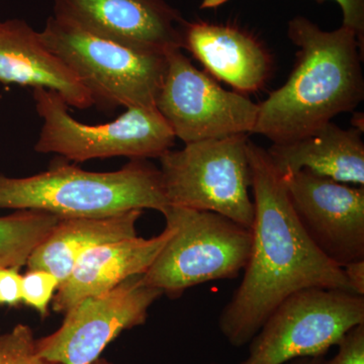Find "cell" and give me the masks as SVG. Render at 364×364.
Listing matches in <instances>:
<instances>
[{
    "mask_svg": "<svg viewBox=\"0 0 364 364\" xmlns=\"http://www.w3.org/2000/svg\"><path fill=\"white\" fill-rule=\"evenodd\" d=\"M337 347V353L324 364H364V324L347 333Z\"/></svg>",
    "mask_w": 364,
    "mask_h": 364,
    "instance_id": "obj_21",
    "label": "cell"
},
{
    "mask_svg": "<svg viewBox=\"0 0 364 364\" xmlns=\"http://www.w3.org/2000/svg\"><path fill=\"white\" fill-rule=\"evenodd\" d=\"M296 61L287 82L258 105L252 134L272 144L313 133L352 112L364 98L363 53L355 33L341 26L324 31L305 16L289 21Z\"/></svg>",
    "mask_w": 364,
    "mask_h": 364,
    "instance_id": "obj_2",
    "label": "cell"
},
{
    "mask_svg": "<svg viewBox=\"0 0 364 364\" xmlns=\"http://www.w3.org/2000/svg\"><path fill=\"white\" fill-rule=\"evenodd\" d=\"M162 215L176 232L142 275L146 286L177 298L191 287L244 272L252 248L251 228L217 213L176 205Z\"/></svg>",
    "mask_w": 364,
    "mask_h": 364,
    "instance_id": "obj_4",
    "label": "cell"
},
{
    "mask_svg": "<svg viewBox=\"0 0 364 364\" xmlns=\"http://www.w3.org/2000/svg\"><path fill=\"white\" fill-rule=\"evenodd\" d=\"M159 168L133 159L111 172L86 171L74 165L53 166L26 177L0 174V208L33 210L61 219L107 217L133 210L168 208Z\"/></svg>",
    "mask_w": 364,
    "mask_h": 364,
    "instance_id": "obj_3",
    "label": "cell"
},
{
    "mask_svg": "<svg viewBox=\"0 0 364 364\" xmlns=\"http://www.w3.org/2000/svg\"><path fill=\"white\" fill-rule=\"evenodd\" d=\"M248 135L186 143L159 158L169 205L217 213L248 228L254 222Z\"/></svg>",
    "mask_w": 364,
    "mask_h": 364,
    "instance_id": "obj_6",
    "label": "cell"
},
{
    "mask_svg": "<svg viewBox=\"0 0 364 364\" xmlns=\"http://www.w3.org/2000/svg\"><path fill=\"white\" fill-rule=\"evenodd\" d=\"M363 133L330 122L296 140L272 144L267 154L282 176L306 169L332 181L363 186Z\"/></svg>",
    "mask_w": 364,
    "mask_h": 364,
    "instance_id": "obj_16",
    "label": "cell"
},
{
    "mask_svg": "<svg viewBox=\"0 0 364 364\" xmlns=\"http://www.w3.org/2000/svg\"><path fill=\"white\" fill-rule=\"evenodd\" d=\"M61 218L33 210H14L0 217V267L21 268L51 234Z\"/></svg>",
    "mask_w": 364,
    "mask_h": 364,
    "instance_id": "obj_18",
    "label": "cell"
},
{
    "mask_svg": "<svg viewBox=\"0 0 364 364\" xmlns=\"http://www.w3.org/2000/svg\"><path fill=\"white\" fill-rule=\"evenodd\" d=\"M299 224L316 247L340 267L364 259V188L309 170L282 176Z\"/></svg>",
    "mask_w": 364,
    "mask_h": 364,
    "instance_id": "obj_11",
    "label": "cell"
},
{
    "mask_svg": "<svg viewBox=\"0 0 364 364\" xmlns=\"http://www.w3.org/2000/svg\"><path fill=\"white\" fill-rule=\"evenodd\" d=\"M58 20L140 51L182 49L184 18L165 0H53Z\"/></svg>",
    "mask_w": 364,
    "mask_h": 364,
    "instance_id": "obj_12",
    "label": "cell"
},
{
    "mask_svg": "<svg viewBox=\"0 0 364 364\" xmlns=\"http://www.w3.org/2000/svg\"><path fill=\"white\" fill-rule=\"evenodd\" d=\"M142 210L107 217L61 219L51 234L33 250L28 269H44L65 282L80 256L102 244L136 236V223Z\"/></svg>",
    "mask_w": 364,
    "mask_h": 364,
    "instance_id": "obj_17",
    "label": "cell"
},
{
    "mask_svg": "<svg viewBox=\"0 0 364 364\" xmlns=\"http://www.w3.org/2000/svg\"><path fill=\"white\" fill-rule=\"evenodd\" d=\"M167 66L156 107L184 143L252 134L258 105L224 90L198 70L181 49L166 54Z\"/></svg>",
    "mask_w": 364,
    "mask_h": 364,
    "instance_id": "obj_9",
    "label": "cell"
},
{
    "mask_svg": "<svg viewBox=\"0 0 364 364\" xmlns=\"http://www.w3.org/2000/svg\"><path fill=\"white\" fill-rule=\"evenodd\" d=\"M20 269L0 267V306H18L21 303Z\"/></svg>",
    "mask_w": 364,
    "mask_h": 364,
    "instance_id": "obj_22",
    "label": "cell"
},
{
    "mask_svg": "<svg viewBox=\"0 0 364 364\" xmlns=\"http://www.w3.org/2000/svg\"><path fill=\"white\" fill-rule=\"evenodd\" d=\"M0 82L55 91L68 107L79 109L95 105L90 91L46 46L40 32L18 18L0 21Z\"/></svg>",
    "mask_w": 364,
    "mask_h": 364,
    "instance_id": "obj_15",
    "label": "cell"
},
{
    "mask_svg": "<svg viewBox=\"0 0 364 364\" xmlns=\"http://www.w3.org/2000/svg\"><path fill=\"white\" fill-rule=\"evenodd\" d=\"M40 33L46 46L90 91L95 105L112 109L156 107L166 55L98 37L53 16Z\"/></svg>",
    "mask_w": 364,
    "mask_h": 364,
    "instance_id": "obj_5",
    "label": "cell"
},
{
    "mask_svg": "<svg viewBox=\"0 0 364 364\" xmlns=\"http://www.w3.org/2000/svg\"><path fill=\"white\" fill-rule=\"evenodd\" d=\"M36 111L43 119L36 152L70 161L102 158L149 159L171 150L176 136L157 107H128L114 121L87 124L74 119L58 93L33 88Z\"/></svg>",
    "mask_w": 364,
    "mask_h": 364,
    "instance_id": "obj_7",
    "label": "cell"
},
{
    "mask_svg": "<svg viewBox=\"0 0 364 364\" xmlns=\"http://www.w3.org/2000/svg\"><path fill=\"white\" fill-rule=\"evenodd\" d=\"M176 232L169 223L162 233L145 239L134 236L95 246L80 256L52 301L55 312L66 313L88 296L107 293L149 269Z\"/></svg>",
    "mask_w": 364,
    "mask_h": 364,
    "instance_id": "obj_13",
    "label": "cell"
},
{
    "mask_svg": "<svg viewBox=\"0 0 364 364\" xmlns=\"http://www.w3.org/2000/svg\"><path fill=\"white\" fill-rule=\"evenodd\" d=\"M60 286L58 279L44 269H28L21 277V303L46 317Z\"/></svg>",
    "mask_w": 364,
    "mask_h": 364,
    "instance_id": "obj_20",
    "label": "cell"
},
{
    "mask_svg": "<svg viewBox=\"0 0 364 364\" xmlns=\"http://www.w3.org/2000/svg\"><path fill=\"white\" fill-rule=\"evenodd\" d=\"M0 364H59L38 354L33 330L18 324L13 330L0 334Z\"/></svg>",
    "mask_w": 364,
    "mask_h": 364,
    "instance_id": "obj_19",
    "label": "cell"
},
{
    "mask_svg": "<svg viewBox=\"0 0 364 364\" xmlns=\"http://www.w3.org/2000/svg\"><path fill=\"white\" fill-rule=\"evenodd\" d=\"M325 356H316V358H303L294 359V360L289 361L286 364H324ZM210 364H220L218 363H213Z\"/></svg>",
    "mask_w": 364,
    "mask_h": 364,
    "instance_id": "obj_25",
    "label": "cell"
},
{
    "mask_svg": "<svg viewBox=\"0 0 364 364\" xmlns=\"http://www.w3.org/2000/svg\"><path fill=\"white\" fill-rule=\"evenodd\" d=\"M324 1V0H318ZM338 4L343 16L342 26L350 28L358 37L364 54V0H334Z\"/></svg>",
    "mask_w": 364,
    "mask_h": 364,
    "instance_id": "obj_23",
    "label": "cell"
},
{
    "mask_svg": "<svg viewBox=\"0 0 364 364\" xmlns=\"http://www.w3.org/2000/svg\"><path fill=\"white\" fill-rule=\"evenodd\" d=\"M182 49L191 55L214 78L242 95L256 92L272 74V60L259 40L238 26L208 21H184Z\"/></svg>",
    "mask_w": 364,
    "mask_h": 364,
    "instance_id": "obj_14",
    "label": "cell"
},
{
    "mask_svg": "<svg viewBox=\"0 0 364 364\" xmlns=\"http://www.w3.org/2000/svg\"><path fill=\"white\" fill-rule=\"evenodd\" d=\"M342 268L352 293L364 296V259L353 261Z\"/></svg>",
    "mask_w": 364,
    "mask_h": 364,
    "instance_id": "obj_24",
    "label": "cell"
},
{
    "mask_svg": "<svg viewBox=\"0 0 364 364\" xmlns=\"http://www.w3.org/2000/svg\"><path fill=\"white\" fill-rule=\"evenodd\" d=\"M247 154L252 173V248L241 284L219 317L220 331L236 348L249 344L273 310L301 289L351 291L343 268L328 259L299 224L267 151L249 140Z\"/></svg>",
    "mask_w": 364,
    "mask_h": 364,
    "instance_id": "obj_1",
    "label": "cell"
},
{
    "mask_svg": "<svg viewBox=\"0 0 364 364\" xmlns=\"http://www.w3.org/2000/svg\"><path fill=\"white\" fill-rule=\"evenodd\" d=\"M163 294L146 286L142 275L131 277L67 311L57 331L36 340L42 358L59 364H90L122 332L145 324L150 306Z\"/></svg>",
    "mask_w": 364,
    "mask_h": 364,
    "instance_id": "obj_10",
    "label": "cell"
},
{
    "mask_svg": "<svg viewBox=\"0 0 364 364\" xmlns=\"http://www.w3.org/2000/svg\"><path fill=\"white\" fill-rule=\"evenodd\" d=\"M364 324V296L325 287L301 289L282 301L249 342L239 364H286L325 356Z\"/></svg>",
    "mask_w": 364,
    "mask_h": 364,
    "instance_id": "obj_8",
    "label": "cell"
},
{
    "mask_svg": "<svg viewBox=\"0 0 364 364\" xmlns=\"http://www.w3.org/2000/svg\"><path fill=\"white\" fill-rule=\"evenodd\" d=\"M90 364H112L109 363V361L105 360L104 358H98L97 360H95V363Z\"/></svg>",
    "mask_w": 364,
    "mask_h": 364,
    "instance_id": "obj_26",
    "label": "cell"
}]
</instances>
